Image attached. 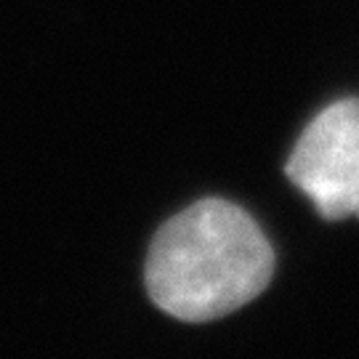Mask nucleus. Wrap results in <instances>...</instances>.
<instances>
[{"label":"nucleus","mask_w":359,"mask_h":359,"mask_svg":"<svg viewBox=\"0 0 359 359\" xmlns=\"http://www.w3.org/2000/svg\"><path fill=\"white\" fill-rule=\"evenodd\" d=\"M274 250L243 208L208 197L165 221L147 256V293L181 322L226 317L261 295Z\"/></svg>","instance_id":"obj_1"},{"label":"nucleus","mask_w":359,"mask_h":359,"mask_svg":"<svg viewBox=\"0 0 359 359\" xmlns=\"http://www.w3.org/2000/svg\"><path fill=\"white\" fill-rule=\"evenodd\" d=\"M285 173L325 221L359 218V99L325 107L295 142Z\"/></svg>","instance_id":"obj_2"}]
</instances>
